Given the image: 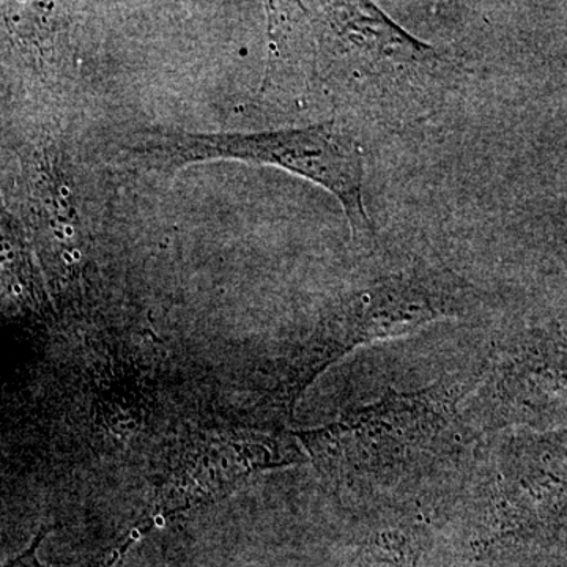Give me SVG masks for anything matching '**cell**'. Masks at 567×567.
Returning <instances> with one entry per match:
<instances>
[{
  "mask_svg": "<svg viewBox=\"0 0 567 567\" xmlns=\"http://www.w3.org/2000/svg\"><path fill=\"white\" fill-rule=\"evenodd\" d=\"M453 412L442 391L388 394L315 431L300 432L309 456L339 495L380 496L417 480L445 454Z\"/></svg>",
  "mask_w": 567,
  "mask_h": 567,
  "instance_id": "obj_3",
  "label": "cell"
},
{
  "mask_svg": "<svg viewBox=\"0 0 567 567\" xmlns=\"http://www.w3.org/2000/svg\"><path fill=\"white\" fill-rule=\"evenodd\" d=\"M297 447L268 435H199L174 456L166 480L159 486L153 516H181L237 488L260 470L292 464L300 457Z\"/></svg>",
  "mask_w": 567,
  "mask_h": 567,
  "instance_id": "obj_4",
  "label": "cell"
},
{
  "mask_svg": "<svg viewBox=\"0 0 567 567\" xmlns=\"http://www.w3.org/2000/svg\"><path fill=\"white\" fill-rule=\"evenodd\" d=\"M48 533H50V528H41L39 535L33 539L32 546L29 547L24 554H21L20 557L14 558L13 561L7 563V565L2 567H48L39 559V547Z\"/></svg>",
  "mask_w": 567,
  "mask_h": 567,
  "instance_id": "obj_6",
  "label": "cell"
},
{
  "mask_svg": "<svg viewBox=\"0 0 567 567\" xmlns=\"http://www.w3.org/2000/svg\"><path fill=\"white\" fill-rule=\"evenodd\" d=\"M312 13L323 80L342 122L412 121L439 103L464 70L375 3H316Z\"/></svg>",
  "mask_w": 567,
  "mask_h": 567,
  "instance_id": "obj_1",
  "label": "cell"
},
{
  "mask_svg": "<svg viewBox=\"0 0 567 567\" xmlns=\"http://www.w3.org/2000/svg\"><path fill=\"white\" fill-rule=\"evenodd\" d=\"M130 163L155 173L189 164L240 162L270 166L315 183L341 204L357 248H377L374 224L364 204V151L352 125L339 118L251 133H193L144 128L118 145Z\"/></svg>",
  "mask_w": 567,
  "mask_h": 567,
  "instance_id": "obj_2",
  "label": "cell"
},
{
  "mask_svg": "<svg viewBox=\"0 0 567 567\" xmlns=\"http://www.w3.org/2000/svg\"><path fill=\"white\" fill-rule=\"evenodd\" d=\"M416 548L404 533L390 532L372 537L358 555L354 567H415Z\"/></svg>",
  "mask_w": 567,
  "mask_h": 567,
  "instance_id": "obj_5",
  "label": "cell"
}]
</instances>
